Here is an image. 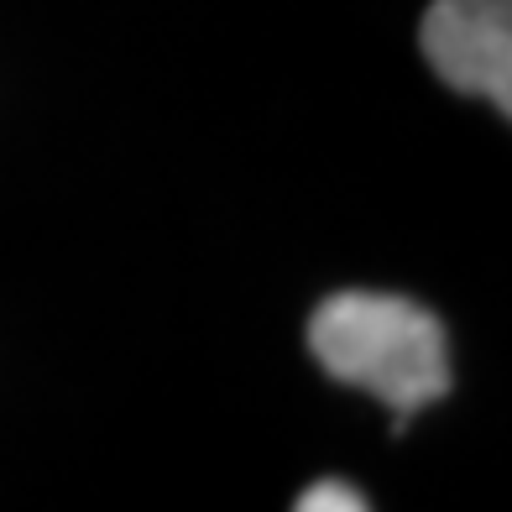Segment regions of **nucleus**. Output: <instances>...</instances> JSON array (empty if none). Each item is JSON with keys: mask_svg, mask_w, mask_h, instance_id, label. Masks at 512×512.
Returning <instances> with one entry per match:
<instances>
[{"mask_svg": "<svg viewBox=\"0 0 512 512\" xmlns=\"http://www.w3.org/2000/svg\"><path fill=\"white\" fill-rule=\"evenodd\" d=\"M309 351L324 377L371 392L398 413V424L450 392L445 319L403 293H330L309 314Z\"/></svg>", "mask_w": 512, "mask_h": 512, "instance_id": "obj_1", "label": "nucleus"}, {"mask_svg": "<svg viewBox=\"0 0 512 512\" xmlns=\"http://www.w3.org/2000/svg\"><path fill=\"white\" fill-rule=\"evenodd\" d=\"M424 58L460 95L512 115V0H434L424 11Z\"/></svg>", "mask_w": 512, "mask_h": 512, "instance_id": "obj_2", "label": "nucleus"}, {"mask_svg": "<svg viewBox=\"0 0 512 512\" xmlns=\"http://www.w3.org/2000/svg\"><path fill=\"white\" fill-rule=\"evenodd\" d=\"M293 512H371L366 497L356 492V486H345V481H314L304 497L293 502Z\"/></svg>", "mask_w": 512, "mask_h": 512, "instance_id": "obj_3", "label": "nucleus"}]
</instances>
